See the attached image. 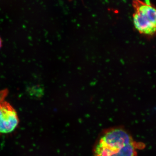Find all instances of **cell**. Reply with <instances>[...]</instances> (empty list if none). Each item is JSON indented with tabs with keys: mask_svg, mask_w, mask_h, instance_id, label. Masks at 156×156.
Returning <instances> with one entry per match:
<instances>
[{
	"mask_svg": "<svg viewBox=\"0 0 156 156\" xmlns=\"http://www.w3.org/2000/svg\"><path fill=\"white\" fill-rule=\"evenodd\" d=\"M145 147L134 140L125 128L115 127L104 130L93 148L94 156H137V150Z\"/></svg>",
	"mask_w": 156,
	"mask_h": 156,
	"instance_id": "1",
	"label": "cell"
},
{
	"mask_svg": "<svg viewBox=\"0 0 156 156\" xmlns=\"http://www.w3.org/2000/svg\"><path fill=\"white\" fill-rule=\"evenodd\" d=\"M134 12L133 23L136 30L140 34L152 37L155 33L156 11L150 0L144 2L133 0Z\"/></svg>",
	"mask_w": 156,
	"mask_h": 156,
	"instance_id": "2",
	"label": "cell"
},
{
	"mask_svg": "<svg viewBox=\"0 0 156 156\" xmlns=\"http://www.w3.org/2000/svg\"><path fill=\"white\" fill-rule=\"evenodd\" d=\"M7 90L0 91V133L8 134L17 128L19 119L17 112L10 103L4 100Z\"/></svg>",
	"mask_w": 156,
	"mask_h": 156,
	"instance_id": "3",
	"label": "cell"
},
{
	"mask_svg": "<svg viewBox=\"0 0 156 156\" xmlns=\"http://www.w3.org/2000/svg\"><path fill=\"white\" fill-rule=\"evenodd\" d=\"M2 40H1V37H0V48H1V47H2Z\"/></svg>",
	"mask_w": 156,
	"mask_h": 156,
	"instance_id": "4",
	"label": "cell"
}]
</instances>
